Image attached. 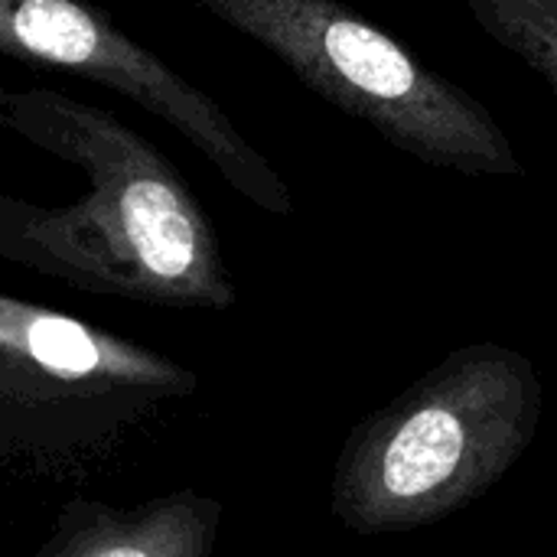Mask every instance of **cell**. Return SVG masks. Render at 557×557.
Segmentation results:
<instances>
[{"instance_id":"1","label":"cell","mask_w":557,"mask_h":557,"mask_svg":"<svg viewBox=\"0 0 557 557\" xmlns=\"http://www.w3.org/2000/svg\"><path fill=\"white\" fill-rule=\"evenodd\" d=\"M0 124L88 180V193L59 209L3 196V255L88 287L153 300L225 297L215 235L199 199L114 111L55 88H0Z\"/></svg>"},{"instance_id":"2","label":"cell","mask_w":557,"mask_h":557,"mask_svg":"<svg viewBox=\"0 0 557 557\" xmlns=\"http://www.w3.org/2000/svg\"><path fill=\"white\" fill-rule=\"evenodd\" d=\"M271 52L326 104L401 153L463 176H522L493 111L339 0H189Z\"/></svg>"},{"instance_id":"3","label":"cell","mask_w":557,"mask_h":557,"mask_svg":"<svg viewBox=\"0 0 557 557\" xmlns=\"http://www.w3.org/2000/svg\"><path fill=\"white\" fill-rule=\"evenodd\" d=\"M0 52L131 98L202 153L248 202L274 215L294 212V196L281 173L219 101L124 33L108 10L88 0H0Z\"/></svg>"},{"instance_id":"4","label":"cell","mask_w":557,"mask_h":557,"mask_svg":"<svg viewBox=\"0 0 557 557\" xmlns=\"http://www.w3.org/2000/svg\"><path fill=\"white\" fill-rule=\"evenodd\" d=\"M470 450L460 414L441 401L414 411L382 450V490L395 503H418L457 480Z\"/></svg>"},{"instance_id":"5","label":"cell","mask_w":557,"mask_h":557,"mask_svg":"<svg viewBox=\"0 0 557 557\" xmlns=\"http://www.w3.org/2000/svg\"><path fill=\"white\" fill-rule=\"evenodd\" d=\"M460 7L557 98V0H460Z\"/></svg>"},{"instance_id":"6","label":"cell","mask_w":557,"mask_h":557,"mask_svg":"<svg viewBox=\"0 0 557 557\" xmlns=\"http://www.w3.org/2000/svg\"><path fill=\"white\" fill-rule=\"evenodd\" d=\"M23 339H26V352L52 372L88 375L101 362V352H98V343L91 339V333L82 323L55 317V313L26 310L23 313Z\"/></svg>"},{"instance_id":"7","label":"cell","mask_w":557,"mask_h":557,"mask_svg":"<svg viewBox=\"0 0 557 557\" xmlns=\"http://www.w3.org/2000/svg\"><path fill=\"white\" fill-rule=\"evenodd\" d=\"M91 557H153V555L127 542V545H114V548H108V552H98V555H91Z\"/></svg>"}]
</instances>
